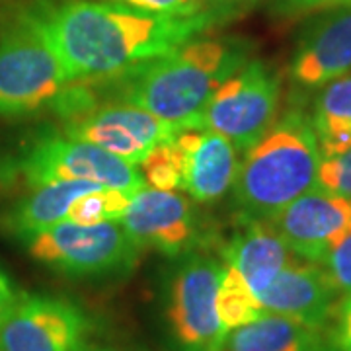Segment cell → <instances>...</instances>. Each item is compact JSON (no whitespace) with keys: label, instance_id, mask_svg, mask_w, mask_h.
Masks as SVG:
<instances>
[{"label":"cell","instance_id":"6da1fadb","mask_svg":"<svg viewBox=\"0 0 351 351\" xmlns=\"http://www.w3.org/2000/svg\"><path fill=\"white\" fill-rule=\"evenodd\" d=\"M25 14L41 29L71 82L115 78L217 24L209 14L170 18L104 0H39Z\"/></svg>","mask_w":351,"mask_h":351},{"label":"cell","instance_id":"7a4b0ae2","mask_svg":"<svg viewBox=\"0 0 351 351\" xmlns=\"http://www.w3.org/2000/svg\"><path fill=\"white\" fill-rule=\"evenodd\" d=\"M248 49L234 39H191L168 55L119 75L121 101L193 129L215 90L248 63Z\"/></svg>","mask_w":351,"mask_h":351},{"label":"cell","instance_id":"3957f363","mask_svg":"<svg viewBox=\"0 0 351 351\" xmlns=\"http://www.w3.org/2000/svg\"><path fill=\"white\" fill-rule=\"evenodd\" d=\"M322 162L311 115L293 108L283 113L239 166L234 203L244 221H271L289 203L318 186Z\"/></svg>","mask_w":351,"mask_h":351},{"label":"cell","instance_id":"277c9868","mask_svg":"<svg viewBox=\"0 0 351 351\" xmlns=\"http://www.w3.org/2000/svg\"><path fill=\"white\" fill-rule=\"evenodd\" d=\"M69 76L34 20L22 14L0 36V115L38 112L61 96Z\"/></svg>","mask_w":351,"mask_h":351},{"label":"cell","instance_id":"5b68a950","mask_svg":"<svg viewBox=\"0 0 351 351\" xmlns=\"http://www.w3.org/2000/svg\"><path fill=\"white\" fill-rule=\"evenodd\" d=\"M27 250L36 262L82 279L129 274L143 252L119 221L98 225L63 221L27 240Z\"/></svg>","mask_w":351,"mask_h":351},{"label":"cell","instance_id":"8992f818","mask_svg":"<svg viewBox=\"0 0 351 351\" xmlns=\"http://www.w3.org/2000/svg\"><path fill=\"white\" fill-rule=\"evenodd\" d=\"M279 104V75L267 63L250 59L215 90L195 127L219 133L244 154L276 123Z\"/></svg>","mask_w":351,"mask_h":351},{"label":"cell","instance_id":"52a82bcc","mask_svg":"<svg viewBox=\"0 0 351 351\" xmlns=\"http://www.w3.org/2000/svg\"><path fill=\"white\" fill-rule=\"evenodd\" d=\"M18 168L29 188L55 182H90L131 195L147 188L135 164L66 135H45L34 141L22 154Z\"/></svg>","mask_w":351,"mask_h":351},{"label":"cell","instance_id":"ba28073f","mask_svg":"<svg viewBox=\"0 0 351 351\" xmlns=\"http://www.w3.org/2000/svg\"><path fill=\"white\" fill-rule=\"evenodd\" d=\"M223 263L189 254L176 267L168 287L166 320L180 351H219L226 334L217 314Z\"/></svg>","mask_w":351,"mask_h":351},{"label":"cell","instance_id":"9c48e42d","mask_svg":"<svg viewBox=\"0 0 351 351\" xmlns=\"http://www.w3.org/2000/svg\"><path fill=\"white\" fill-rule=\"evenodd\" d=\"M61 119L64 123L63 135L100 147L135 166L143 162L154 147L174 141L186 129L125 101L101 106L92 101Z\"/></svg>","mask_w":351,"mask_h":351},{"label":"cell","instance_id":"30bf717a","mask_svg":"<svg viewBox=\"0 0 351 351\" xmlns=\"http://www.w3.org/2000/svg\"><path fill=\"white\" fill-rule=\"evenodd\" d=\"M88 328L75 302L22 293L0 326V351H86Z\"/></svg>","mask_w":351,"mask_h":351},{"label":"cell","instance_id":"8fae6325","mask_svg":"<svg viewBox=\"0 0 351 351\" xmlns=\"http://www.w3.org/2000/svg\"><path fill=\"white\" fill-rule=\"evenodd\" d=\"M267 223L297 258L322 263L351 228V199L316 186Z\"/></svg>","mask_w":351,"mask_h":351},{"label":"cell","instance_id":"7c38bea8","mask_svg":"<svg viewBox=\"0 0 351 351\" xmlns=\"http://www.w3.org/2000/svg\"><path fill=\"white\" fill-rule=\"evenodd\" d=\"M121 226L141 250L180 256L195 239V217L188 197L178 191L143 188L131 195Z\"/></svg>","mask_w":351,"mask_h":351},{"label":"cell","instance_id":"4fadbf2b","mask_svg":"<svg viewBox=\"0 0 351 351\" xmlns=\"http://www.w3.org/2000/svg\"><path fill=\"white\" fill-rule=\"evenodd\" d=\"M351 73V4L328 8L302 29L289 76L302 90H320Z\"/></svg>","mask_w":351,"mask_h":351},{"label":"cell","instance_id":"5bb4252c","mask_svg":"<svg viewBox=\"0 0 351 351\" xmlns=\"http://www.w3.org/2000/svg\"><path fill=\"white\" fill-rule=\"evenodd\" d=\"M338 295L320 263L297 258L271 279L258 301L263 313L287 316L322 330L338 308Z\"/></svg>","mask_w":351,"mask_h":351},{"label":"cell","instance_id":"9a60e30c","mask_svg":"<svg viewBox=\"0 0 351 351\" xmlns=\"http://www.w3.org/2000/svg\"><path fill=\"white\" fill-rule=\"evenodd\" d=\"M176 145L184 152V188L199 203H213L234 186L239 174L237 147L209 129H184Z\"/></svg>","mask_w":351,"mask_h":351},{"label":"cell","instance_id":"2e32d148","mask_svg":"<svg viewBox=\"0 0 351 351\" xmlns=\"http://www.w3.org/2000/svg\"><path fill=\"white\" fill-rule=\"evenodd\" d=\"M226 265L234 267L258 297L271 279L297 256L267 221H246L223 252Z\"/></svg>","mask_w":351,"mask_h":351},{"label":"cell","instance_id":"e0dca14e","mask_svg":"<svg viewBox=\"0 0 351 351\" xmlns=\"http://www.w3.org/2000/svg\"><path fill=\"white\" fill-rule=\"evenodd\" d=\"M98 188L106 186L90 182H55L34 188L29 195L8 209L4 217V228L16 239L27 242L39 232L66 221L71 205Z\"/></svg>","mask_w":351,"mask_h":351},{"label":"cell","instance_id":"ac0fdd59","mask_svg":"<svg viewBox=\"0 0 351 351\" xmlns=\"http://www.w3.org/2000/svg\"><path fill=\"white\" fill-rule=\"evenodd\" d=\"M219 351H328L320 328L265 313L226 334Z\"/></svg>","mask_w":351,"mask_h":351},{"label":"cell","instance_id":"d6986e66","mask_svg":"<svg viewBox=\"0 0 351 351\" xmlns=\"http://www.w3.org/2000/svg\"><path fill=\"white\" fill-rule=\"evenodd\" d=\"M311 121L322 158L351 149V73L318 90Z\"/></svg>","mask_w":351,"mask_h":351},{"label":"cell","instance_id":"ffe728a7","mask_svg":"<svg viewBox=\"0 0 351 351\" xmlns=\"http://www.w3.org/2000/svg\"><path fill=\"white\" fill-rule=\"evenodd\" d=\"M217 314L225 334L265 314L258 297L252 293V289L246 285L242 276L226 263H223L219 291H217Z\"/></svg>","mask_w":351,"mask_h":351},{"label":"cell","instance_id":"44dd1931","mask_svg":"<svg viewBox=\"0 0 351 351\" xmlns=\"http://www.w3.org/2000/svg\"><path fill=\"white\" fill-rule=\"evenodd\" d=\"M131 201V193L115 188H98L78 197L71 205L66 221L78 225H98L113 223L125 215Z\"/></svg>","mask_w":351,"mask_h":351},{"label":"cell","instance_id":"7402d4cb","mask_svg":"<svg viewBox=\"0 0 351 351\" xmlns=\"http://www.w3.org/2000/svg\"><path fill=\"white\" fill-rule=\"evenodd\" d=\"M138 166L143 168L145 184L151 188L164 191L184 188V152L176 145V138L154 147Z\"/></svg>","mask_w":351,"mask_h":351},{"label":"cell","instance_id":"603a6c76","mask_svg":"<svg viewBox=\"0 0 351 351\" xmlns=\"http://www.w3.org/2000/svg\"><path fill=\"white\" fill-rule=\"evenodd\" d=\"M318 188L351 199V149L322 158L318 168Z\"/></svg>","mask_w":351,"mask_h":351},{"label":"cell","instance_id":"cb8c5ba5","mask_svg":"<svg viewBox=\"0 0 351 351\" xmlns=\"http://www.w3.org/2000/svg\"><path fill=\"white\" fill-rule=\"evenodd\" d=\"M322 269L326 271L328 279L336 287L339 295L351 293V228L346 232V237L328 252V256L322 260Z\"/></svg>","mask_w":351,"mask_h":351},{"label":"cell","instance_id":"d4e9b609","mask_svg":"<svg viewBox=\"0 0 351 351\" xmlns=\"http://www.w3.org/2000/svg\"><path fill=\"white\" fill-rule=\"evenodd\" d=\"M113 2L125 4L141 12L170 16V18H195L201 14H207L197 0H113Z\"/></svg>","mask_w":351,"mask_h":351},{"label":"cell","instance_id":"484cf974","mask_svg":"<svg viewBox=\"0 0 351 351\" xmlns=\"http://www.w3.org/2000/svg\"><path fill=\"white\" fill-rule=\"evenodd\" d=\"M203 10L211 14L215 22H226L230 18L242 16L244 12L252 10L258 0H197Z\"/></svg>","mask_w":351,"mask_h":351},{"label":"cell","instance_id":"4316f807","mask_svg":"<svg viewBox=\"0 0 351 351\" xmlns=\"http://www.w3.org/2000/svg\"><path fill=\"white\" fill-rule=\"evenodd\" d=\"M336 326L332 334L334 351H351V293L346 295L336 308Z\"/></svg>","mask_w":351,"mask_h":351},{"label":"cell","instance_id":"83f0119b","mask_svg":"<svg viewBox=\"0 0 351 351\" xmlns=\"http://www.w3.org/2000/svg\"><path fill=\"white\" fill-rule=\"evenodd\" d=\"M287 12H313V10H328L336 6H348L351 0H279Z\"/></svg>","mask_w":351,"mask_h":351},{"label":"cell","instance_id":"f1b7e54d","mask_svg":"<svg viewBox=\"0 0 351 351\" xmlns=\"http://www.w3.org/2000/svg\"><path fill=\"white\" fill-rule=\"evenodd\" d=\"M22 293H18L16 287L12 285L10 277L6 276L2 269H0V326L6 322V318L10 316L14 311L16 302L20 299Z\"/></svg>","mask_w":351,"mask_h":351},{"label":"cell","instance_id":"f546056e","mask_svg":"<svg viewBox=\"0 0 351 351\" xmlns=\"http://www.w3.org/2000/svg\"><path fill=\"white\" fill-rule=\"evenodd\" d=\"M86 351H131V350H121V348H86Z\"/></svg>","mask_w":351,"mask_h":351}]
</instances>
